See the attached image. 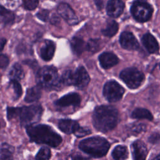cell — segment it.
I'll use <instances>...</instances> for the list:
<instances>
[{"label":"cell","mask_w":160,"mask_h":160,"mask_svg":"<svg viewBox=\"0 0 160 160\" xmlns=\"http://www.w3.org/2000/svg\"><path fill=\"white\" fill-rule=\"evenodd\" d=\"M131 117L134 119H146L152 121L153 119L151 112L144 108H136L131 113Z\"/></svg>","instance_id":"23"},{"label":"cell","mask_w":160,"mask_h":160,"mask_svg":"<svg viewBox=\"0 0 160 160\" xmlns=\"http://www.w3.org/2000/svg\"><path fill=\"white\" fill-rule=\"evenodd\" d=\"M36 81L41 88L52 90L60 88L62 82L56 68L46 66L39 69L36 73Z\"/></svg>","instance_id":"5"},{"label":"cell","mask_w":160,"mask_h":160,"mask_svg":"<svg viewBox=\"0 0 160 160\" xmlns=\"http://www.w3.org/2000/svg\"><path fill=\"white\" fill-rule=\"evenodd\" d=\"M154 159H160V154H158L156 158H154Z\"/></svg>","instance_id":"40"},{"label":"cell","mask_w":160,"mask_h":160,"mask_svg":"<svg viewBox=\"0 0 160 160\" xmlns=\"http://www.w3.org/2000/svg\"><path fill=\"white\" fill-rule=\"evenodd\" d=\"M99 61L101 66L104 69H109L119 62L118 58L113 53L109 52H103L99 56Z\"/></svg>","instance_id":"16"},{"label":"cell","mask_w":160,"mask_h":160,"mask_svg":"<svg viewBox=\"0 0 160 160\" xmlns=\"http://www.w3.org/2000/svg\"><path fill=\"white\" fill-rule=\"evenodd\" d=\"M26 129L31 142L47 144L53 148L58 146L62 142L61 137L48 125L31 124L26 126Z\"/></svg>","instance_id":"1"},{"label":"cell","mask_w":160,"mask_h":160,"mask_svg":"<svg viewBox=\"0 0 160 160\" xmlns=\"http://www.w3.org/2000/svg\"><path fill=\"white\" fill-rule=\"evenodd\" d=\"M51 158V151L47 147H42L37 153L36 159H49Z\"/></svg>","instance_id":"29"},{"label":"cell","mask_w":160,"mask_h":160,"mask_svg":"<svg viewBox=\"0 0 160 160\" xmlns=\"http://www.w3.org/2000/svg\"><path fill=\"white\" fill-rule=\"evenodd\" d=\"M90 78L89 74L83 66H79L73 75V85L78 88L82 89L86 87L89 82Z\"/></svg>","instance_id":"10"},{"label":"cell","mask_w":160,"mask_h":160,"mask_svg":"<svg viewBox=\"0 0 160 160\" xmlns=\"http://www.w3.org/2000/svg\"><path fill=\"white\" fill-rule=\"evenodd\" d=\"M41 96V87L39 85L32 86L28 88L26 91V94L24 98V101L26 102H32L38 100Z\"/></svg>","instance_id":"20"},{"label":"cell","mask_w":160,"mask_h":160,"mask_svg":"<svg viewBox=\"0 0 160 160\" xmlns=\"http://www.w3.org/2000/svg\"><path fill=\"white\" fill-rule=\"evenodd\" d=\"M124 4L121 0H109L106 7L107 14L112 18L119 17L123 12Z\"/></svg>","instance_id":"13"},{"label":"cell","mask_w":160,"mask_h":160,"mask_svg":"<svg viewBox=\"0 0 160 160\" xmlns=\"http://www.w3.org/2000/svg\"><path fill=\"white\" fill-rule=\"evenodd\" d=\"M58 13L69 25H74L78 22V19L71 6L65 2L60 3L57 8Z\"/></svg>","instance_id":"9"},{"label":"cell","mask_w":160,"mask_h":160,"mask_svg":"<svg viewBox=\"0 0 160 160\" xmlns=\"http://www.w3.org/2000/svg\"><path fill=\"white\" fill-rule=\"evenodd\" d=\"M22 4L26 10L32 11L38 7L39 0H22Z\"/></svg>","instance_id":"31"},{"label":"cell","mask_w":160,"mask_h":160,"mask_svg":"<svg viewBox=\"0 0 160 160\" xmlns=\"http://www.w3.org/2000/svg\"><path fill=\"white\" fill-rule=\"evenodd\" d=\"M124 92V88L115 81L107 82L103 88V95L109 102L119 101Z\"/></svg>","instance_id":"8"},{"label":"cell","mask_w":160,"mask_h":160,"mask_svg":"<svg viewBox=\"0 0 160 160\" xmlns=\"http://www.w3.org/2000/svg\"><path fill=\"white\" fill-rule=\"evenodd\" d=\"M56 46L53 41L45 40L40 48V56L42 59L46 61H50L54 56Z\"/></svg>","instance_id":"14"},{"label":"cell","mask_w":160,"mask_h":160,"mask_svg":"<svg viewBox=\"0 0 160 160\" xmlns=\"http://www.w3.org/2000/svg\"><path fill=\"white\" fill-rule=\"evenodd\" d=\"M6 44V39L4 38H0V52L3 49Z\"/></svg>","instance_id":"38"},{"label":"cell","mask_w":160,"mask_h":160,"mask_svg":"<svg viewBox=\"0 0 160 160\" xmlns=\"http://www.w3.org/2000/svg\"><path fill=\"white\" fill-rule=\"evenodd\" d=\"M142 43L150 53H156L159 50V44L155 38L150 33H146L143 35L142 39Z\"/></svg>","instance_id":"17"},{"label":"cell","mask_w":160,"mask_h":160,"mask_svg":"<svg viewBox=\"0 0 160 160\" xmlns=\"http://www.w3.org/2000/svg\"><path fill=\"white\" fill-rule=\"evenodd\" d=\"M42 112V108L39 104L16 108L8 107L7 118L9 120L18 118L20 124L26 127L39 121Z\"/></svg>","instance_id":"3"},{"label":"cell","mask_w":160,"mask_h":160,"mask_svg":"<svg viewBox=\"0 0 160 160\" xmlns=\"http://www.w3.org/2000/svg\"><path fill=\"white\" fill-rule=\"evenodd\" d=\"M24 76V72L23 69L19 63H15L11 67L9 72V78L10 80H21Z\"/></svg>","instance_id":"21"},{"label":"cell","mask_w":160,"mask_h":160,"mask_svg":"<svg viewBox=\"0 0 160 160\" xmlns=\"http://www.w3.org/2000/svg\"><path fill=\"white\" fill-rule=\"evenodd\" d=\"M146 129V126L142 124H134L131 126L130 130L131 131L132 134H137L141 132L142 131H144Z\"/></svg>","instance_id":"34"},{"label":"cell","mask_w":160,"mask_h":160,"mask_svg":"<svg viewBox=\"0 0 160 160\" xmlns=\"http://www.w3.org/2000/svg\"><path fill=\"white\" fill-rule=\"evenodd\" d=\"M118 24L114 21H111L108 23L106 27L102 29L101 32L105 36L112 37L116 34L118 31Z\"/></svg>","instance_id":"25"},{"label":"cell","mask_w":160,"mask_h":160,"mask_svg":"<svg viewBox=\"0 0 160 160\" xmlns=\"http://www.w3.org/2000/svg\"><path fill=\"white\" fill-rule=\"evenodd\" d=\"M79 126L77 121L71 119H61L58 122V127L60 130L68 134L74 133Z\"/></svg>","instance_id":"18"},{"label":"cell","mask_w":160,"mask_h":160,"mask_svg":"<svg viewBox=\"0 0 160 160\" xmlns=\"http://www.w3.org/2000/svg\"><path fill=\"white\" fill-rule=\"evenodd\" d=\"M50 22L52 24H54V25H57L58 24H59L60 22V19L59 18L58 16L56 15V14H53L51 18H50Z\"/></svg>","instance_id":"37"},{"label":"cell","mask_w":160,"mask_h":160,"mask_svg":"<svg viewBox=\"0 0 160 160\" xmlns=\"http://www.w3.org/2000/svg\"><path fill=\"white\" fill-rule=\"evenodd\" d=\"M10 84L11 85L14 93V99H18L22 94V89L20 83L17 80H10Z\"/></svg>","instance_id":"28"},{"label":"cell","mask_w":160,"mask_h":160,"mask_svg":"<svg viewBox=\"0 0 160 160\" xmlns=\"http://www.w3.org/2000/svg\"><path fill=\"white\" fill-rule=\"evenodd\" d=\"M81 102V98L78 93L71 92L64 95L55 102V105L59 107H67L69 106H78Z\"/></svg>","instance_id":"12"},{"label":"cell","mask_w":160,"mask_h":160,"mask_svg":"<svg viewBox=\"0 0 160 160\" xmlns=\"http://www.w3.org/2000/svg\"><path fill=\"white\" fill-rule=\"evenodd\" d=\"M159 67H160V64H159Z\"/></svg>","instance_id":"41"},{"label":"cell","mask_w":160,"mask_h":160,"mask_svg":"<svg viewBox=\"0 0 160 160\" xmlns=\"http://www.w3.org/2000/svg\"><path fill=\"white\" fill-rule=\"evenodd\" d=\"M132 153L134 159H145L148 154V149L145 144L140 140L134 141L132 145Z\"/></svg>","instance_id":"15"},{"label":"cell","mask_w":160,"mask_h":160,"mask_svg":"<svg viewBox=\"0 0 160 160\" xmlns=\"http://www.w3.org/2000/svg\"><path fill=\"white\" fill-rule=\"evenodd\" d=\"M71 46L73 52L77 55H80L86 48L83 39L79 37H74L71 41Z\"/></svg>","instance_id":"22"},{"label":"cell","mask_w":160,"mask_h":160,"mask_svg":"<svg viewBox=\"0 0 160 160\" xmlns=\"http://www.w3.org/2000/svg\"><path fill=\"white\" fill-rule=\"evenodd\" d=\"M73 75L74 72L71 70H66L64 71L61 77L62 84L66 85H73Z\"/></svg>","instance_id":"27"},{"label":"cell","mask_w":160,"mask_h":160,"mask_svg":"<svg viewBox=\"0 0 160 160\" xmlns=\"http://www.w3.org/2000/svg\"><path fill=\"white\" fill-rule=\"evenodd\" d=\"M14 148L6 143H3L0 146V159H9L12 158V154L14 152Z\"/></svg>","instance_id":"24"},{"label":"cell","mask_w":160,"mask_h":160,"mask_svg":"<svg viewBox=\"0 0 160 160\" xmlns=\"http://www.w3.org/2000/svg\"><path fill=\"white\" fill-rule=\"evenodd\" d=\"M100 47V42L98 39H90L87 45H86V49L92 52H94L99 49Z\"/></svg>","instance_id":"30"},{"label":"cell","mask_w":160,"mask_h":160,"mask_svg":"<svg viewBox=\"0 0 160 160\" xmlns=\"http://www.w3.org/2000/svg\"><path fill=\"white\" fill-rule=\"evenodd\" d=\"M120 78L131 89L138 88L145 78L144 74L134 68H129L122 70L120 73Z\"/></svg>","instance_id":"7"},{"label":"cell","mask_w":160,"mask_h":160,"mask_svg":"<svg viewBox=\"0 0 160 160\" xmlns=\"http://www.w3.org/2000/svg\"><path fill=\"white\" fill-rule=\"evenodd\" d=\"M49 11L47 9H44L39 10L36 14V17L43 22L48 21L49 19Z\"/></svg>","instance_id":"32"},{"label":"cell","mask_w":160,"mask_h":160,"mask_svg":"<svg viewBox=\"0 0 160 160\" xmlns=\"http://www.w3.org/2000/svg\"><path fill=\"white\" fill-rule=\"evenodd\" d=\"M9 63V59L6 54H0V69H5Z\"/></svg>","instance_id":"35"},{"label":"cell","mask_w":160,"mask_h":160,"mask_svg":"<svg viewBox=\"0 0 160 160\" xmlns=\"http://www.w3.org/2000/svg\"><path fill=\"white\" fill-rule=\"evenodd\" d=\"M15 16L14 13L0 5V24L6 26L12 24L14 21Z\"/></svg>","instance_id":"19"},{"label":"cell","mask_w":160,"mask_h":160,"mask_svg":"<svg viewBox=\"0 0 160 160\" xmlns=\"http://www.w3.org/2000/svg\"><path fill=\"white\" fill-rule=\"evenodd\" d=\"M96 5L97 6L98 8L100 10L103 7V0H95Z\"/></svg>","instance_id":"39"},{"label":"cell","mask_w":160,"mask_h":160,"mask_svg":"<svg viewBox=\"0 0 160 160\" xmlns=\"http://www.w3.org/2000/svg\"><path fill=\"white\" fill-rule=\"evenodd\" d=\"M92 122L94 127L101 132L111 131L118 122V111L111 106H98L92 115Z\"/></svg>","instance_id":"2"},{"label":"cell","mask_w":160,"mask_h":160,"mask_svg":"<svg viewBox=\"0 0 160 160\" xmlns=\"http://www.w3.org/2000/svg\"><path fill=\"white\" fill-rule=\"evenodd\" d=\"M151 6L144 0H136L131 6V12L136 20L139 22L148 21L152 14Z\"/></svg>","instance_id":"6"},{"label":"cell","mask_w":160,"mask_h":160,"mask_svg":"<svg viewBox=\"0 0 160 160\" xmlns=\"http://www.w3.org/2000/svg\"><path fill=\"white\" fill-rule=\"evenodd\" d=\"M110 147L109 142L104 138L94 136L85 139L80 142L79 148L84 152L94 158L106 155Z\"/></svg>","instance_id":"4"},{"label":"cell","mask_w":160,"mask_h":160,"mask_svg":"<svg viewBox=\"0 0 160 160\" xmlns=\"http://www.w3.org/2000/svg\"><path fill=\"white\" fill-rule=\"evenodd\" d=\"M160 139V136L158 133H153L149 138V141L152 143L157 142Z\"/></svg>","instance_id":"36"},{"label":"cell","mask_w":160,"mask_h":160,"mask_svg":"<svg viewBox=\"0 0 160 160\" xmlns=\"http://www.w3.org/2000/svg\"><path fill=\"white\" fill-rule=\"evenodd\" d=\"M119 41L121 46L128 50H136L139 48L136 38L130 32H123L120 36Z\"/></svg>","instance_id":"11"},{"label":"cell","mask_w":160,"mask_h":160,"mask_svg":"<svg viewBox=\"0 0 160 160\" xmlns=\"http://www.w3.org/2000/svg\"><path fill=\"white\" fill-rule=\"evenodd\" d=\"M112 156L115 159H125L128 156V151L127 148L124 146H116L112 152Z\"/></svg>","instance_id":"26"},{"label":"cell","mask_w":160,"mask_h":160,"mask_svg":"<svg viewBox=\"0 0 160 160\" xmlns=\"http://www.w3.org/2000/svg\"><path fill=\"white\" fill-rule=\"evenodd\" d=\"M91 132V130L85 127H80L79 126L78 128L76 130V131L74 132V134L78 138H81L82 136H84L86 135H88Z\"/></svg>","instance_id":"33"}]
</instances>
